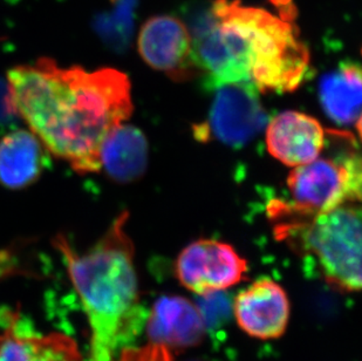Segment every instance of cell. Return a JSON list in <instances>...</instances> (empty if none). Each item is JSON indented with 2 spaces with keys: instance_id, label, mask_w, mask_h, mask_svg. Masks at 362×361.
I'll return each instance as SVG.
<instances>
[{
  "instance_id": "cell-1",
  "label": "cell",
  "mask_w": 362,
  "mask_h": 361,
  "mask_svg": "<svg viewBox=\"0 0 362 361\" xmlns=\"http://www.w3.org/2000/svg\"><path fill=\"white\" fill-rule=\"evenodd\" d=\"M11 108L49 153L80 174L96 173L110 132L133 113L128 76L114 69H64L53 59L7 73Z\"/></svg>"
},
{
  "instance_id": "cell-2",
  "label": "cell",
  "mask_w": 362,
  "mask_h": 361,
  "mask_svg": "<svg viewBox=\"0 0 362 361\" xmlns=\"http://www.w3.org/2000/svg\"><path fill=\"white\" fill-rule=\"evenodd\" d=\"M127 219L128 214H121L83 253L76 251L66 236L54 239L88 321V361H117L147 321L140 302L133 243L124 231Z\"/></svg>"
},
{
  "instance_id": "cell-3",
  "label": "cell",
  "mask_w": 362,
  "mask_h": 361,
  "mask_svg": "<svg viewBox=\"0 0 362 361\" xmlns=\"http://www.w3.org/2000/svg\"><path fill=\"white\" fill-rule=\"evenodd\" d=\"M223 8L245 35L251 52V79L262 92H292L304 80L310 52L293 24L291 1L279 4L281 16L245 6L240 0H221ZM277 3H279L277 0Z\"/></svg>"
},
{
  "instance_id": "cell-4",
  "label": "cell",
  "mask_w": 362,
  "mask_h": 361,
  "mask_svg": "<svg viewBox=\"0 0 362 361\" xmlns=\"http://www.w3.org/2000/svg\"><path fill=\"white\" fill-rule=\"evenodd\" d=\"M361 212L345 205L308 218H297L279 227L284 236L315 260L325 280L347 292L361 287Z\"/></svg>"
},
{
  "instance_id": "cell-5",
  "label": "cell",
  "mask_w": 362,
  "mask_h": 361,
  "mask_svg": "<svg viewBox=\"0 0 362 361\" xmlns=\"http://www.w3.org/2000/svg\"><path fill=\"white\" fill-rule=\"evenodd\" d=\"M361 159L358 153L318 157L294 168L287 178L292 201L274 209L278 217L308 218L361 200Z\"/></svg>"
},
{
  "instance_id": "cell-6",
  "label": "cell",
  "mask_w": 362,
  "mask_h": 361,
  "mask_svg": "<svg viewBox=\"0 0 362 361\" xmlns=\"http://www.w3.org/2000/svg\"><path fill=\"white\" fill-rule=\"evenodd\" d=\"M209 113L208 121L196 132L202 140L209 137L240 148L262 132L267 122V113L260 103L259 91L253 82L221 86Z\"/></svg>"
},
{
  "instance_id": "cell-7",
  "label": "cell",
  "mask_w": 362,
  "mask_h": 361,
  "mask_svg": "<svg viewBox=\"0 0 362 361\" xmlns=\"http://www.w3.org/2000/svg\"><path fill=\"white\" fill-rule=\"evenodd\" d=\"M175 270L183 287L203 296L242 282L247 264L230 244L199 239L182 250Z\"/></svg>"
},
{
  "instance_id": "cell-8",
  "label": "cell",
  "mask_w": 362,
  "mask_h": 361,
  "mask_svg": "<svg viewBox=\"0 0 362 361\" xmlns=\"http://www.w3.org/2000/svg\"><path fill=\"white\" fill-rule=\"evenodd\" d=\"M139 53L151 69L165 73L176 81L192 78L197 71L189 28L173 16H155L141 28Z\"/></svg>"
},
{
  "instance_id": "cell-9",
  "label": "cell",
  "mask_w": 362,
  "mask_h": 361,
  "mask_svg": "<svg viewBox=\"0 0 362 361\" xmlns=\"http://www.w3.org/2000/svg\"><path fill=\"white\" fill-rule=\"evenodd\" d=\"M0 361H83L76 340L38 333L18 311L0 312Z\"/></svg>"
},
{
  "instance_id": "cell-10",
  "label": "cell",
  "mask_w": 362,
  "mask_h": 361,
  "mask_svg": "<svg viewBox=\"0 0 362 361\" xmlns=\"http://www.w3.org/2000/svg\"><path fill=\"white\" fill-rule=\"evenodd\" d=\"M237 324L260 340L281 338L290 319V302L283 287L269 278L258 280L240 291L233 302Z\"/></svg>"
},
{
  "instance_id": "cell-11",
  "label": "cell",
  "mask_w": 362,
  "mask_h": 361,
  "mask_svg": "<svg viewBox=\"0 0 362 361\" xmlns=\"http://www.w3.org/2000/svg\"><path fill=\"white\" fill-rule=\"evenodd\" d=\"M269 153L288 167H300L320 157L326 142L322 123L297 110L274 116L267 128Z\"/></svg>"
},
{
  "instance_id": "cell-12",
  "label": "cell",
  "mask_w": 362,
  "mask_h": 361,
  "mask_svg": "<svg viewBox=\"0 0 362 361\" xmlns=\"http://www.w3.org/2000/svg\"><path fill=\"white\" fill-rule=\"evenodd\" d=\"M47 150L30 130H16L0 139V184L21 190L37 182L48 166Z\"/></svg>"
},
{
  "instance_id": "cell-13",
  "label": "cell",
  "mask_w": 362,
  "mask_h": 361,
  "mask_svg": "<svg viewBox=\"0 0 362 361\" xmlns=\"http://www.w3.org/2000/svg\"><path fill=\"white\" fill-rule=\"evenodd\" d=\"M362 78L359 64L342 62L319 82V101L325 114L339 126L361 125Z\"/></svg>"
},
{
  "instance_id": "cell-14",
  "label": "cell",
  "mask_w": 362,
  "mask_h": 361,
  "mask_svg": "<svg viewBox=\"0 0 362 361\" xmlns=\"http://www.w3.org/2000/svg\"><path fill=\"white\" fill-rule=\"evenodd\" d=\"M148 166V142L136 127L120 125L110 132L100 149V167L119 183L144 176Z\"/></svg>"
},
{
  "instance_id": "cell-15",
  "label": "cell",
  "mask_w": 362,
  "mask_h": 361,
  "mask_svg": "<svg viewBox=\"0 0 362 361\" xmlns=\"http://www.w3.org/2000/svg\"><path fill=\"white\" fill-rule=\"evenodd\" d=\"M110 10L96 19L95 30L110 48L120 52L126 50L133 33L137 0H110Z\"/></svg>"
},
{
  "instance_id": "cell-16",
  "label": "cell",
  "mask_w": 362,
  "mask_h": 361,
  "mask_svg": "<svg viewBox=\"0 0 362 361\" xmlns=\"http://www.w3.org/2000/svg\"><path fill=\"white\" fill-rule=\"evenodd\" d=\"M117 361H173V359L163 344H149L144 348L123 350Z\"/></svg>"
},
{
  "instance_id": "cell-17",
  "label": "cell",
  "mask_w": 362,
  "mask_h": 361,
  "mask_svg": "<svg viewBox=\"0 0 362 361\" xmlns=\"http://www.w3.org/2000/svg\"><path fill=\"white\" fill-rule=\"evenodd\" d=\"M18 116L11 108L6 80L0 78V134L11 130Z\"/></svg>"
}]
</instances>
